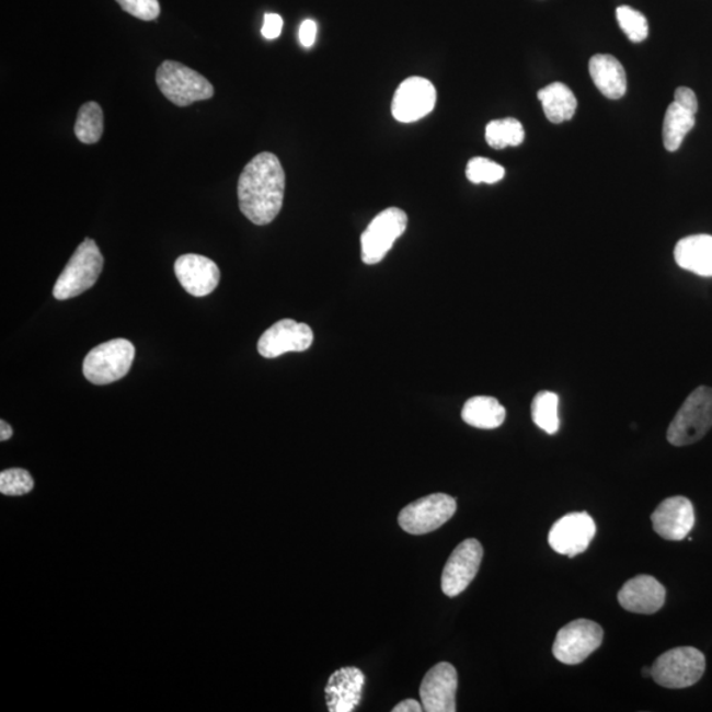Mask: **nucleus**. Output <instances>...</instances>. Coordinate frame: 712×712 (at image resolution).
<instances>
[{
  "label": "nucleus",
  "mask_w": 712,
  "mask_h": 712,
  "mask_svg": "<svg viewBox=\"0 0 712 712\" xmlns=\"http://www.w3.org/2000/svg\"><path fill=\"white\" fill-rule=\"evenodd\" d=\"M705 670V658L692 646H679L663 653L652 666V677L666 689H686L696 685Z\"/></svg>",
  "instance_id": "423d86ee"
},
{
  "label": "nucleus",
  "mask_w": 712,
  "mask_h": 712,
  "mask_svg": "<svg viewBox=\"0 0 712 712\" xmlns=\"http://www.w3.org/2000/svg\"><path fill=\"white\" fill-rule=\"evenodd\" d=\"M406 226L407 216L398 207L379 213L361 234V261L368 265L383 261L394 242L404 234Z\"/></svg>",
  "instance_id": "6e6552de"
},
{
  "label": "nucleus",
  "mask_w": 712,
  "mask_h": 712,
  "mask_svg": "<svg viewBox=\"0 0 712 712\" xmlns=\"http://www.w3.org/2000/svg\"><path fill=\"white\" fill-rule=\"evenodd\" d=\"M675 259L682 269L712 277V237L699 234L681 239L676 245Z\"/></svg>",
  "instance_id": "6ab92c4d"
},
{
  "label": "nucleus",
  "mask_w": 712,
  "mask_h": 712,
  "mask_svg": "<svg viewBox=\"0 0 712 712\" xmlns=\"http://www.w3.org/2000/svg\"><path fill=\"white\" fill-rule=\"evenodd\" d=\"M12 427L5 423L4 420L0 421V441H8L12 437Z\"/></svg>",
  "instance_id": "f704fd0d"
},
{
  "label": "nucleus",
  "mask_w": 712,
  "mask_h": 712,
  "mask_svg": "<svg viewBox=\"0 0 712 712\" xmlns=\"http://www.w3.org/2000/svg\"><path fill=\"white\" fill-rule=\"evenodd\" d=\"M539 100L547 118L555 125L572 119L577 112V99L565 83H550L540 90Z\"/></svg>",
  "instance_id": "4be33fe9"
},
{
  "label": "nucleus",
  "mask_w": 712,
  "mask_h": 712,
  "mask_svg": "<svg viewBox=\"0 0 712 712\" xmlns=\"http://www.w3.org/2000/svg\"><path fill=\"white\" fill-rule=\"evenodd\" d=\"M174 274L187 294L196 297L210 295L218 287L221 272L211 259L186 254L174 263Z\"/></svg>",
  "instance_id": "dca6fc26"
},
{
  "label": "nucleus",
  "mask_w": 712,
  "mask_h": 712,
  "mask_svg": "<svg viewBox=\"0 0 712 712\" xmlns=\"http://www.w3.org/2000/svg\"><path fill=\"white\" fill-rule=\"evenodd\" d=\"M123 11L140 19V21H157L160 15L159 0H116Z\"/></svg>",
  "instance_id": "c756f323"
},
{
  "label": "nucleus",
  "mask_w": 712,
  "mask_h": 712,
  "mask_svg": "<svg viewBox=\"0 0 712 712\" xmlns=\"http://www.w3.org/2000/svg\"><path fill=\"white\" fill-rule=\"evenodd\" d=\"M458 673L449 663H439L426 673L420 688L421 703L427 712L457 711Z\"/></svg>",
  "instance_id": "4468645a"
},
{
  "label": "nucleus",
  "mask_w": 712,
  "mask_h": 712,
  "mask_svg": "<svg viewBox=\"0 0 712 712\" xmlns=\"http://www.w3.org/2000/svg\"><path fill=\"white\" fill-rule=\"evenodd\" d=\"M35 487L34 478L27 470L10 469L0 474V492L5 496H22Z\"/></svg>",
  "instance_id": "c85d7f7f"
},
{
  "label": "nucleus",
  "mask_w": 712,
  "mask_h": 712,
  "mask_svg": "<svg viewBox=\"0 0 712 712\" xmlns=\"http://www.w3.org/2000/svg\"><path fill=\"white\" fill-rule=\"evenodd\" d=\"M712 427V388L698 387L673 418L666 438L673 446L701 441Z\"/></svg>",
  "instance_id": "f03ea898"
},
{
  "label": "nucleus",
  "mask_w": 712,
  "mask_h": 712,
  "mask_svg": "<svg viewBox=\"0 0 712 712\" xmlns=\"http://www.w3.org/2000/svg\"><path fill=\"white\" fill-rule=\"evenodd\" d=\"M604 630L595 621L578 619L561 628L553 644V655L565 665H578L599 648Z\"/></svg>",
  "instance_id": "1a4fd4ad"
},
{
  "label": "nucleus",
  "mask_w": 712,
  "mask_h": 712,
  "mask_svg": "<svg viewBox=\"0 0 712 712\" xmlns=\"http://www.w3.org/2000/svg\"><path fill=\"white\" fill-rule=\"evenodd\" d=\"M74 134L83 145H95L103 134V112L99 103L88 102L77 115Z\"/></svg>",
  "instance_id": "a878e982"
},
{
  "label": "nucleus",
  "mask_w": 712,
  "mask_h": 712,
  "mask_svg": "<svg viewBox=\"0 0 712 712\" xmlns=\"http://www.w3.org/2000/svg\"><path fill=\"white\" fill-rule=\"evenodd\" d=\"M456 510L455 497L446 494L427 495L407 504L399 515V524L406 533L423 536L445 526Z\"/></svg>",
  "instance_id": "0eeeda50"
},
{
  "label": "nucleus",
  "mask_w": 712,
  "mask_h": 712,
  "mask_svg": "<svg viewBox=\"0 0 712 712\" xmlns=\"http://www.w3.org/2000/svg\"><path fill=\"white\" fill-rule=\"evenodd\" d=\"M675 102L691 113L697 114L698 112L697 95L689 88H678L675 93Z\"/></svg>",
  "instance_id": "2f4dec72"
},
{
  "label": "nucleus",
  "mask_w": 712,
  "mask_h": 712,
  "mask_svg": "<svg viewBox=\"0 0 712 712\" xmlns=\"http://www.w3.org/2000/svg\"><path fill=\"white\" fill-rule=\"evenodd\" d=\"M160 92L180 107L191 106L198 101L210 100L214 88L198 71L176 61H164L157 71Z\"/></svg>",
  "instance_id": "20e7f679"
},
{
  "label": "nucleus",
  "mask_w": 712,
  "mask_h": 712,
  "mask_svg": "<svg viewBox=\"0 0 712 712\" xmlns=\"http://www.w3.org/2000/svg\"><path fill=\"white\" fill-rule=\"evenodd\" d=\"M283 24L284 22L280 15L265 14L262 35L267 38V41H275V38L282 35Z\"/></svg>",
  "instance_id": "7c9ffc66"
},
{
  "label": "nucleus",
  "mask_w": 712,
  "mask_h": 712,
  "mask_svg": "<svg viewBox=\"0 0 712 712\" xmlns=\"http://www.w3.org/2000/svg\"><path fill=\"white\" fill-rule=\"evenodd\" d=\"M466 176L472 184H496L506 176V170L490 159L474 158L466 168Z\"/></svg>",
  "instance_id": "cd10ccee"
},
{
  "label": "nucleus",
  "mask_w": 712,
  "mask_h": 712,
  "mask_svg": "<svg viewBox=\"0 0 712 712\" xmlns=\"http://www.w3.org/2000/svg\"><path fill=\"white\" fill-rule=\"evenodd\" d=\"M366 684L365 673L355 666H346L333 673L325 688L330 712H352L358 708Z\"/></svg>",
  "instance_id": "f3484780"
},
{
  "label": "nucleus",
  "mask_w": 712,
  "mask_h": 712,
  "mask_svg": "<svg viewBox=\"0 0 712 712\" xmlns=\"http://www.w3.org/2000/svg\"><path fill=\"white\" fill-rule=\"evenodd\" d=\"M437 92L435 85L423 77H410L401 82L392 101L393 118L412 123L425 118L435 108Z\"/></svg>",
  "instance_id": "9b49d317"
},
{
  "label": "nucleus",
  "mask_w": 712,
  "mask_h": 712,
  "mask_svg": "<svg viewBox=\"0 0 712 712\" xmlns=\"http://www.w3.org/2000/svg\"><path fill=\"white\" fill-rule=\"evenodd\" d=\"M393 712H421L424 711L423 704L416 699H405L392 709Z\"/></svg>",
  "instance_id": "72a5a7b5"
},
{
  "label": "nucleus",
  "mask_w": 712,
  "mask_h": 712,
  "mask_svg": "<svg viewBox=\"0 0 712 712\" xmlns=\"http://www.w3.org/2000/svg\"><path fill=\"white\" fill-rule=\"evenodd\" d=\"M592 79L600 93L610 100H619L627 92L623 65L610 55H595L588 64Z\"/></svg>",
  "instance_id": "aec40b11"
},
{
  "label": "nucleus",
  "mask_w": 712,
  "mask_h": 712,
  "mask_svg": "<svg viewBox=\"0 0 712 712\" xmlns=\"http://www.w3.org/2000/svg\"><path fill=\"white\" fill-rule=\"evenodd\" d=\"M506 416V407L491 397L471 398L466 401L462 410L464 423L476 427V429H496L503 425Z\"/></svg>",
  "instance_id": "412c9836"
},
{
  "label": "nucleus",
  "mask_w": 712,
  "mask_h": 712,
  "mask_svg": "<svg viewBox=\"0 0 712 712\" xmlns=\"http://www.w3.org/2000/svg\"><path fill=\"white\" fill-rule=\"evenodd\" d=\"M317 37V24L312 19L303 21L300 27V43L306 48L313 47Z\"/></svg>",
  "instance_id": "473e14b6"
},
{
  "label": "nucleus",
  "mask_w": 712,
  "mask_h": 712,
  "mask_svg": "<svg viewBox=\"0 0 712 712\" xmlns=\"http://www.w3.org/2000/svg\"><path fill=\"white\" fill-rule=\"evenodd\" d=\"M617 18L620 28L632 43L644 42L650 34V24L640 11L630 5H620L617 10Z\"/></svg>",
  "instance_id": "bb28decb"
},
{
  "label": "nucleus",
  "mask_w": 712,
  "mask_h": 712,
  "mask_svg": "<svg viewBox=\"0 0 712 712\" xmlns=\"http://www.w3.org/2000/svg\"><path fill=\"white\" fill-rule=\"evenodd\" d=\"M285 172L276 154L262 152L250 161L238 181L239 207L254 225L274 222L283 207Z\"/></svg>",
  "instance_id": "f257e3e1"
},
{
  "label": "nucleus",
  "mask_w": 712,
  "mask_h": 712,
  "mask_svg": "<svg viewBox=\"0 0 712 712\" xmlns=\"http://www.w3.org/2000/svg\"><path fill=\"white\" fill-rule=\"evenodd\" d=\"M696 126V114L673 102L665 114L663 139L666 150L676 152L686 135Z\"/></svg>",
  "instance_id": "5701e85b"
},
{
  "label": "nucleus",
  "mask_w": 712,
  "mask_h": 712,
  "mask_svg": "<svg viewBox=\"0 0 712 712\" xmlns=\"http://www.w3.org/2000/svg\"><path fill=\"white\" fill-rule=\"evenodd\" d=\"M653 529L663 539L681 541L694 528L696 514L689 498L673 496L666 498L652 514Z\"/></svg>",
  "instance_id": "2eb2a0df"
},
{
  "label": "nucleus",
  "mask_w": 712,
  "mask_h": 712,
  "mask_svg": "<svg viewBox=\"0 0 712 712\" xmlns=\"http://www.w3.org/2000/svg\"><path fill=\"white\" fill-rule=\"evenodd\" d=\"M666 590L651 575H638L621 587L618 599L624 610L633 613L652 615L665 605Z\"/></svg>",
  "instance_id": "a211bd4d"
},
{
  "label": "nucleus",
  "mask_w": 712,
  "mask_h": 712,
  "mask_svg": "<svg viewBox=\"0 0 712 712\" xmlns=\"http://www.w3.org/2000/svg\"><path fill=\"white\" fill-rule=\"evenodd\" d=\"M103 256L93 239L87 238L58 276L54 288L55 299L64 301L87 292L99 280Z\"/></svg>",
  "instance_id": "7ed1b4c3"
},
{
  "label": "nucleus",
  "mask_w": 712,
  "mask_h": 712,
  "mask_svg": "<svg viewBox=\"0 0 712 712\" xmlns=\"http://www.w3.org/2000/svg\"><path fill=\"white\" fill-rule=\"evenodd\" d=\"M641 673H643L644 677H652V666L651 668H644Z\"/></svg>",
  "instance_id": "c9c22d12"
},
{
  "label": "nucleus",
  "mask_w": 712,
  "mask_h": 712,
  "mask_svg": "<svg viewBox=\"0 0 712 712\" xmlns=\"http://www.w3.org/2000/svg\"><path fill=\"white\" fill-rule=\"evenodd\" d=\"M313 330L307 323L282 320L272 325L257 342L263 358L274 359L287 353H302L312 346Z\"/></svg>",
  "instance_id": "ddd939ff"
},
{
  "label": "nucleus",
  "mask_w": 712,
  "mask_h": 712,
  "mask_svg": "<svg viewBox=\"0 0 712 712\" xmlns=\"http://www.w3.org/2000/svg\"><path fill=\"white\" fill-rule=\"evenodd\" d=\"M597 533V526L587 513L569 514L556 522L549 532V546L554 552L570 559L586 552Z\"/></svg>",
  "instance_id": "f8f14e48"
},
{
  "label": "nucleus",
  "mask_w": 712,
  "mask_h": 712,
  "mask_svg": "<svg viewBox=\"0 0 712 712\" xmlns=\"http://www.w3.org/2000/svg\"><path fill=\"white\" fill-rule=\"evenodd\" d=\"M135 347L131 342L116 338L92 349L83 360L82 371L90 383L112 384L131 370Z\"/></svg>",
  "instance_id": "39448f33"
},
{
  "label": "nucleus",
  "mask_w": 712,
  "mask_h": 712,
  "mask_svg": "<svg viewBox=\"0 0 712 712\" xmlns=\"http://www.w3.org/2000/svg\"><path fill=\"white\" fill-rule=\"evenodd\" d=\"M560 398L550 391L536 394L532 403L533 423L548 435H555L560 429Z\"/></svg>",
  "instance_id": "393cba45"
},
{
  "label": "nucleus",
  "mask_w": 712,
  "mask_h": 712,
  "mask_svg": "<svg viewBox=\"0 0 712 712\" xmlns=\"http://www.w3.org/2000/svg\"><path fill=\"white\" fill-rule=\"evenodd\" d=\"M482 560L483 547L481 542L468 539L459 543L444 569L441 578L444 594L450 598L462 594L476 577Z\"/></svg>",
  "instance_id": "9d476101"
},
{
  "label": "nucleus",
  "mask_w": 712,
  "mask_h": 712,
  "mask_svg": "<svg viewBox=\"0 0 712 712\" xmlns=\"http://www.w3.org/2000/svg\"><path fill=\"white\" fill-rule=\"evenodd\" d=\"M524 139L526 131L521 123L514 118L492 120L485 127V140L495 150L520 146Z\"/></svg>",
  "instance_id": "b1692460"
}]
</instances>
